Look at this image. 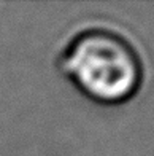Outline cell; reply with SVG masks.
<instances>
[{
	"label": "cell",
	"instance_id": "1",
	"mask_svg": "<svg viewBox=\"0 0 154 156\" xmlns=\"http://www.w3.org/2000/svg\"><path fill=\"white\" fill-rule=\"evenodd\" d=\"M59 69L83 96L102 105L130 101L145 76L134 43L110 27L76 32L59 56Z\"/></svg>",
	"mask_w": 154,
	"mask_h": 156
}]
</instances>
